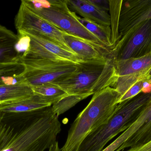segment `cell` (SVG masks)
<instances>
[{
	"label": "cell",
	"instance_id": "cb8c5ba5",
	"mask_svg": "<svg viewBox=\"0 0 151 151\" xmlns=\"http://www.w3.org/2000/svg\"><path fill=\"white\" fill-rule=\"evenodd\" d=\"M91 2L99 8L108 12L109 11V4L108 1L106 0H91Z\"/></svg>",
	"mask_w": 151,
	"mask_h": 151
},
{
	"label": "cell",
	"instance_id": "7402d4cb",
	"mask_svg": "<svg viewBox=\"0 0 151 151\" xmlns=\"http://www.w3.org/2000/svg\"><path fill=\"white\" fill-rule=\"evenodd\" d=\"M88 97V96L81 95H68L52 105V110L56 115L59 116Z\"/></svg>",
	"mask_w": 151,
	"mask_h": 151
},
{
	"label": "cell",
	"instance_id": "9a60e30c",
	"mask_svg": "<svg viewBox=\"0 0 151 151\" xmlns=\"http://www.w3.org/2000/svg\"><path fill=\"white\" fill-rule=\"evenodd\" d=\"M52 104L34 94L27 98L16 102L0 103V112L5 113H24L51 106Z\"/></svg>",
	"mask_w": 151,
	"mask_h": 151
},
{
	"label": "cell",
	"instance_id": "5bb4252c",
	"mask_svg": "<svg viewBox=\"0 0 151 151\" xmlns=\"http://www.w3.org/2000/svg\"><path fill=\"white\" fill-rule=\"evenodd\" d=\"M18 35L0 25V64L19 62L21 53L17 48Z\"/></svg>",
	"mask_w": 151,
	"mask_h": 151
},
{
	"label": "cell",
	"instance_id": "30bf717a",
	"mask_svg": "<svg viewBox=\"0 0 151 151\" xmlns=\"http://www.w3.org/2000/svg\"><path fill=\"white\" fill-rule=\"evenodd\" d=\"M117 79L111 87L123 95L130 87L142 80L151 79V53L142 57L116 60Z\"/></svg>",
	"mask_w": 151,
	"mask_h": 151
},
{
	"label": "cell",
	"instance_id": "ba28073f",
	"mask_svg": "<svg viewBox=\"0 0 151 151\" xmlns=\"http://www.w3.org/2000/svg\"><path fill=\"white\" fill-rule=\"evenodd\" d=\"M116 60L142 57L151 53V19L135 27L120 38L113 49Z\"/></svg>",
	"mask_w": 151,
	"mask_h": 151
},
{
	"label": "cell",
	"instance_id": "44dd1931",
	"mask_svg": "<svg viewBox=\"0 0 151 151\" xmlns=\"http://www.w3.org/2000/svg\"><path fill=\"white\" fill-rule=\"evenodd\" d=\"M110 12L112 44L115 46L119 39V24L123 1H108Z\"/></svg>",
	"mask_w": 151,
	"mask_h": 151
},
{
	"label": "cell",
	"instance_id": "4fadbf2b",
	"mask_svg": "<svg viewBox=\"0 0 151 151\" xmlns=\"http://www.w3.org/2000/svg\"><path fill=\"white\" fill-rule=\"evenodd\" d=\"M70 9L83 18L106 26H111V18L107 12L96 6L91 0H66Z\"/></svg>",
	"mask_w": 151,
	"mask_h": 151
},
{
	"label": "cell",
	"instance_id": "d4e9b609",
	"mask_svg": "<svg viewBox=\"0 0 151 151\" xmlns=\"http://www.w3.org/2000/svg\"><path fill=\"white\" fill-rule=\"evenodd\" d=\"M127 151H151V141L141 146L130 148Z\"/></svg>",
	"mask_w": 151,
	"mask_h": 151
},
{
	"label": "cell",
	"instance_id": "7c38bea8",
	"mask_svg": "<svg viewBox=\"0 0 151 151\" xmlns=\"http://www.w3.org/2000/svg\"><path fill=\"white\" fill-rule=\"evenodd\" d=\"M64 39L71 50L83 62L105 60L112 52L68 34L65 35Z\"/></svg>",
	"mask_w": 151,
	"mask_h": 151
},
{
	"label": "cell",
	"instance_id": "484cf974",
	"mask_svg": "<svg viewBox=\"0 0 151 151\" xmlns=\"http://www.w3.org/2000/svg\"><path fill=\"white\" fill-rule=\"evenodd\" d=\"M5 114L4 113L0 112V138L3 134L8 124L4 120Z\"/></svg>",
	"mask_w": 151,
	"mask_h": 151
},
{
	"label": "cell",
	"instance_id": "603a6c76",
	"mask_svg": "<svg viewBox=\"0 0 151 151\" xmlns=\"http://www.w3.org/2000/svg\"><path fill=\"white\" fill-rule=\"evenodd\" d=\"M146 80H147L141 81L132 86L121 97L118 101V104L126 100L131 99L141 93L142 91L143 82Z\"/></svg>",
	"mask_w": 151,
	"mask_h": 151
},
{
	"label": "cell",
	"instance_id": "9c48e42d",
	"mask_svg": "<svg viewBox=\"0 0 151 151\" xmlns=\"http://www.w3.org/2000/svg\"><path fill=\"white\" fill-rule=\"evenodd\" d=\"M27 38L26 49L21 54L20 59L42 58L70 61L80 64L83 62L76 54L69 51L40 34L32 32L18 31Z\"/></svg>",
	"mask_w": 151,
	"mask_h": 151
},
{
	"label": "cell",
	"instance_id": "d6986e66",
	"mask_svg": "<svg viewBox=\"0 0 151 151\" xmlns=\"http://www.w3.org/2000/svg\"><path fill=\"white\" fill-rule=\"evenodd\" d=\"M34 94L52 105L68 95L66 92L53 83L31 87Z\"/></svg>",
	"mask_w": 151,
	"mask_h": 151
},
{
	"label": "cell",
	"instance_id": "3957f363",
	"mask_svg": "<svg viewBox=\"0 0 151 151\" xmlns=\"http://www.w3.org/2000/svg\"><path fill=\"white\" fill-rule=\"evenodd\" d=\"M116 58L113 51L103 61H85L81 63L75 72L54 84L68 95L88 97L107 87H112L117 79Z\"/></svg>",
	"mask_w": 151,
	"mask_h": 151
},
{
	"label": "cell",
	"instance_id": "2e32d148",
	"mask_svg": "<svg viewBox=\"0 0 151 151\" xmlns=\"http://www.w3.org/2000/svg\"><path fill=\"white\" fill-rule=\"evenodd\" d=\"M33 95L31 87L21 76L15 83L0 86V103L16 102Z\"/></svg>",
	"mask_w": 151,
	"mask_h": 151
},
{
	"label": "cell",
	"instance_id": "5b68a950",
	"mask_svg": "<svg viewBox=\"0 0 151 151\" xmlns=\"http://www.w3.org/2000/svg\"><path fill=\"white\" fill-rule=\"evenodd\" d=\"M34 11L64 33L89 42L104 49L112 50L105 46L87 30L69 9L66 0H25Z\"/></svg>",
	"mask_w": 151,
	"mask_h": 151
},
{
	"label": "cell",
	"instance_id": "ac0fdd59",
	"mask_svg": "<svg viewBox=\"0 0 151 151\" xmlns=\"http://www.w3.org/2000/svg\"><path fill=\"white\" fill-rule=\"evenodd\" d=\"M75 17L87 30L94 35L105 46L113 49L114 46L112 44L111 26L99 25L93 21L80 17L76 14Z\"/></svg>",
	"mask_w": 151,
	"mask_h": 151
},
{
	"label": "cell",
	"instance_id": "8992f818",
	"mask_svg": "<svg viewBox=\"0 0 151 151\" xmlns=\"http://www.w3.org/2000/svg\"><path fill=\"white\" fill-rule=\"evenodd\" d=\"M19 62L25 67L21 78L31 87L62 80L75 72L80 64L42 58L24 59Z\"/></svg>",
	"mask_w": 151,
	"mask_h": 151
},
{
	"label": "cell",
	"instance_id": "277c9868",
	"mask_svg": "<svg viewBox=\"0 0 151 151\" xmlns=\"http://www.w3.org/2000/svg\"><path fill=\"white\" fill-rule=\"evenodd\" d=\"M151 99V92H141L133 98L119 103L107 122L88 135L77 151L103 150L109 141L130 126Z\"/></svg>",
	"mask_w": 151,
	"mask_h": 151
},
{
	"label": "cell",
	"instance_id": "ffe728a7",
	"mask_svg": "<svg viewBox=\"0 0 151 151\" xmlns=\"http://www.w3.org/2000/svg\"><path fill=\"white\" fill-rule=\"evenodd\" d=\"M25 69L24 66L20 62L0 64V86L19 80Z\"/></svg>",
	"mask_w": 151,
	"mask_h": 151
},
{
	"label": "cell",
	"instance_id": "83f0119b",
	"mask_svg": "<svg viewBox=\"0 0 151 151\" xmlns=\"http://www.w3.org/2000/svg\"><path fill=\"white\" fill-rule=\"evenodd\" d=\"M149 82H150V83H151V79L149 80Z\"/></svg>",
	"mask_w": 151,
	"mask_h": 151
},
{
	"label": "cell",
	"instance_id": "4316f807",
	"mask_svg": "<svg viewBox=\"0 0 151 151\" xmlns=\"http://www.w3.org/2000/svg\"><path fill=\"white\" fill-rule=\"evenodd\" d=\"M49 151H61V149L59 148L58 142L56 141L49 149Z\"/></svg>",
	"mask_w": 151,
	"mask_h": 151
},
{
	"label": "cell",
	"instance_id": "8fae6325",
	"mask_svg": "<svg viewBox=\"0 0 151 151\" xmlns=\"http://www.w3.org/2000/svg\"><path fill=\"white\" fill-rule=\"evenodd\" d=\"M150 19L151 0L123 1L119 20V39L140 23Z\"/></svg>",
	"mask_w": 151,
	"mask_h": 151
},
{
	"label": "cell",
	"instance_id": "7a4b0ae2",
	"mask_svg": "<svg viewBox=\"0 0 151 151\" xmlns=\"http://www.w3.org/2000/svg\"><path fill=\"white\" fill-rule=\"evenodd\" d=\"M121 95L107 87L93 95L88 104L76 117L61 151H77L91 133L107 122L116 111Z\"/></svg>",
	"mask_w": 151,
	"mask_h": 151
},
{
	"label": "cell",
	"instance_id": "6da1fadb",
	"mask_svg": "<svg viewBox=\"0 0 151 151\" xmlns=\"http://www.w3.org/2000/svg\"><path fill=\"white\" fill-rule=\"evenodd\" d=\"M52 105L24 113L16 127L7 124L0 138V151H44L56 142L61 124Z\"/></svg>",
	"mask_w": 151,
	"mask_h": 151
},
{
	"label": "cell",
	"instance_id": "52a82bcc",
	"mask_svg": "<svg viewBox=\"0 0 151 151\" xmlns=\"http://www.w3.org/2000/svg\"><path fill=\"white\" fill-rule=\"evenodd\" d=\"M15 25L18 31L32 32L40 34L67 50L74 53L65 40L64 35L67 33L36 13L25 0L21 1L19 9L15 17Z\"/></svg>",
	"mask_w": 151,
	"mask_h": 151
},
{
	"label": "cell",
	"instance_id": "e0dca14e",
	"mask_svg": "<svg viewBox=\"0 0 151 151\" xmlns=\"http://www.w3.org/2000/svg\"><path fill=\"white\" fill-rule=\"evenodd\" d=\"M149 105V112L143 125L116 151L123 150L129 147H138L151 141V99Z\"/></svg>",
	"mask_w": 151,
	"mask_h": 151
}]
</instances>
